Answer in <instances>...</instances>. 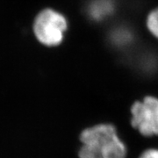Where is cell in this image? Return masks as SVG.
<instances>
[{"mask_svg": "<svg viewBox=\"0 0 158 158\" xmlns=\"http://www.w3.org/2000/svg\"><path fill=\"white\" fill-rule=\"evenodd\" d=\"M79 158H126L127 147L112 124L85 128L80 135Z\"/></svg>", "mask_w": 158, "mask_h": 158, "instance_id": "1", "label": "cell"}, {"mask_svg": "<svg viewBox=\"0 0 158 158\" xmlns=\"http://www.w3.org/2000/svg\"><path fill=\"white\" fill-rule=\"evenodd\" d=\"M67 29L68 21L65 16L52 8H45L40 11L33 26L36 40L48 48L60 45Z\"/></svg>", "mask_w": 158, "mask_h": 158, "instance_id": "2", "label": "cell"}, {"mask_svg": "<svg viewBox=\"0 0 158 158\" xmlns=\"http://www.w3.org/2000/svg\"><path fill=\"white\" fill-rule=\"evenodd\" d=\"M131 125L142 135H158V98L146 97L131 107Z\"/></svg>", "mask_w": 158, "mask_h": 158, "instance_id": "3", "label": "cell"}, {"mask_svg": "<svg viewBox=\"0 0 158 158\" xmlns=\"http://www.w3.org/2000/svg\"><path fill=\"white\" fill-rule=\"evenodd\" d=\"M113 6L110 2L106 0H97L90 5L89 13L92 19L100 20L111 13Z\"/></svg>", "mask_w": 158, "mask_h": 158, "instance_id": "4", "label": "cell"}, {"mask_svg": "<svg viewBox=\"0 0 158 158\" xmlns=\"http://www.w3.org/2000/svg\"><path fill=\"white\" fill-rule=\"evenodd\" d=\"M147 26L148 30L158 38V9L153 11L148 17Z\"/></svg>", "mask_w": 158, "mask_h": 158, "instance_id": "5", "label": "cell"}, {"mask_svg": "<svg viewBox=\"0 0 158 158\" xmlns=\"http://www.w3.org/2000/svg\"><path fill=\"white\" fill-rule=\"evenodd\" d=\"M129 38L130 34L126 31H118V33L114 34V40L118 44L126 43V41L127 42L129 40Z\"/></svg>", "mask_w": 158, "mask_h": 158, "instance_id": "6", "label": "cell"}, {"mask_svg": "<svg viewBox=\"0 0 158 158\" xmlns=\"http://www.w3.org/2000/svg\"><path fill=\"white\" fill-rule=\"evenodd\" d=\"M139 158H158V148H149L145 150Z\"/></svg>", "mask_w": 158, "mask_h": 158, "instance_id": "7", "label": "cell"}]
</instances>
